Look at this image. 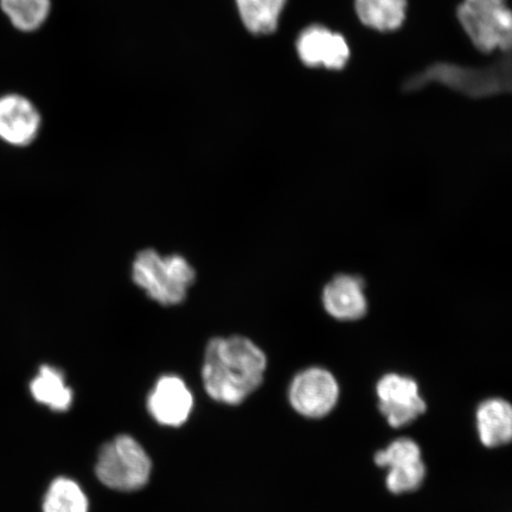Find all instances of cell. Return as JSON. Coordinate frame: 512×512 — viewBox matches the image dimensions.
Returning a JSON list of instances; mask_svg holds the SVG:
<instances>
[{
  "label": "cell",
  "mask_w": 512,
  "mask_h": 512,
  "mask_svg": "<svg viewBox=\"0 0 512 512\" xmlns=\"http://www.w3.org/2000/svg\"><path fill=\"white\" fill-rule=\"evenodd\" d=\"M245 28L251 34L270 35L278 29L286 0H235Z\"/></svg>",
  "instance_id": "obj_16"
},
{
  "label": "cell",
  "mask_w": 512,
  "mask_h": 512,
  "mask_svg": "<svg viewBox=\"0 0 512 512\" xmlns=\"http://www.w3.org/2000/svg\"><path fill=\"white\" fill-rule=\"evenodd\" d=\"M297 50L300 60L307 67L342 69L350 59L345 38L319 25H312L300 34Z\"/></svg>",
  "instance_id": "obj_10"
},
{
  "label": "cell",
  "mask_w": 512,
  "mask_h": 512,
  "mask_svg": "<svg viewBox=\"0 0 512 512\" xmlns=\"http://www.w3.org/2000/svg\"><path fill=\"white\" fill-rule=\"evenodd\" d=\"M364 281L358 275L338 274L323 288L322 300L326 313L339 322H356L368 312Z\"/></svg>",
  "instance_id": "obj_11"
},
{
  "label": "cell",
  "mask_w": 512,
  "mask_h": 512,
  "mask_svg": "<svg viewBox=\"0 0 512 512\" xmlns=\"http://www.w3.org/2000/svg\"><path fill=\"white\" fill-rule=\"evenodd\" d=\"M0 5L18 30L40 29L50 14V0H0Z\"/></svg>",
  "instance_id": "obj_18"
},
{
  "label": "cell",
  "mask_w": 512,
  "mask_h": 512,
  "mask_svg": "<svg viewBox=\"0 0 512 512\" xmlns=\"http://www.w3.org/2000/svg\"><path fill=\"white\" fill-rule=\"evenodd\" d=\"M267 356L251 338L241 335L209 339L204 349L202 381L211 399L238 406L264 383Z\"/></svg>",
  "instance_id": "obj_1"
},
{
  "label": "cell",
  "mask_w": 512,
  "mask_h": 512,
  "mask_svg": "<svg viewBox=\"0 0 512 512\" xmlns=\"http://www.w3.org/2000/svg\"><path fill=\"white\" fill-rule=\"evenodd\" d=\"M431 82L443 83L472 98H485L509 92L511 88L510 61L497 63L489 68H466L454 64L438 63L424 73L414 76L403 85L406 91H418Z\"/></svg>",
  "instance_id": "obj_3"
},
{
  "label": "cell",
  "mask_w": 512,
  "mask_h": 512,
  "mask_svg": "<svg viewBox=\"0 0 512 512\" xmlns=\"http://www.w3.org/2000/svg\"><path fill=\"white\" fill-rule=\"evenodd\" d=\"M341 389L328 369L306 368L293 377L288 387V401L299 415L323 419L337 406Z\"/></svg>",
  "instance_id": "obj_6"
},
{
  "label": "cell",
  "mask_w": 512,
  "mask_h": 512,
  "mask_svg": "<svg viewBox=\"0 0 512 512\" xmlns=\"http://www.w3.org/2000/svg\"><path fill=\"white\" fill-rule=\"evenodd\" d=\"M374 462L387 469L386 486L394 495L411 494L424 484L427 467L421 448L411 438H399L375 453Z\"/></svg>",
  "instance_id": "obj_7"
},
{
  "label": "cell",
  "mask_w": 512,
  "mask_h": 512,
  "mask_svg": "<svg viewBox=\"0 0 512 512\" xmlns=\"http://www.w3.org/2000/svg\"><path fill=\"white\" fill-rule=\"evenodd\" d=\"M358 18L379 31L399 29L406 19L407 0H356Z\"/></svg>",
  "instance_id": "obj_15"
},
{
  "label": "cell",
  "mask_w": 512,
  "mask_h": 512,
  "mask_svg": "<svg viewBox=\"0 0 512 512\" xmlns=\"http://www.w3.org/2000/svg\"><path fill=\"white\" fill-rule=\"evenodd\" d=\"M152 463L144 447L130 435L119 437L102 446L95 472L107 488L131 492L149 482Z\"/></svg>",
  "instance_id": "obj_4"
},
{
  "label": "cell",
  "mask_w": 512,
  "mask_h": 512,
  "mask_svg": "<svg viewBox=\"0 0 512 512\" xmlns=\"http://www.w3.org/2000/svg\"><path fill=\"white\" fill-rule=\"evenodd\" d=\"M379 411L389 426L411 425L427 411V402L420 394L419 383L411 376L396 373L383 375L376 384Z\"/></svg>",
  "instance_id": "obj_8"
},
{
  "label": "cell",
  "mask_w": 512,
  "mask_h": 512,
  "mask_svg": "<svg viewBox=\"0 0 512 512\" xmlns=\"http://www.w3.org/2000/svg\"><path fill=\"white\" fill-rule=\"evenodd\" d=\"M194 407V396L181 377L164 375L153 387L147 408L158 424L179 427L185 424Z\"/></svg>",
  "instance_id": "obj_9"
},
{
  "label": "cell",
  "mask_w": 512,
  "mask_h": 512,
  "mask_svg": "<svg viewBox=\"0 0 512 512\" xmlns=\"http://www.w3.org/2000/svg\"><path fill=\"white\" fill-rule=\"evenodd\" d=\"M30 392L37 402L56 412H66L72 406L74 393L63 371L44 364L30 383Z\"/></svg>",
  "instance_id": "obj_14"
},
{
  "label": "cell",
  "mask_w": 512,
  "mask_h": 512,
  "mask_svg": "<svg viewBox=\"0 0 512 512\" xmlns=\"http://www.w3.org/2000/svg\"><path fill=\"white\" fill-rule=\"evenodd\" d=\"M476 426L480 443L488 448L508 445L512 439V408L507 400L491 398L477 407Z\"/></svg>",
  "instance_id": "obj_13"
},
{
  "label": "cell",
  "mask_w": 512,
  "mask_h": 512,
  "mask_svg": "<svg viewBox=\"0 0 512 512\" xmlns=\"http://www.w3.org/2000/svg\"><path fill=\"white\" fill-rule=\"evenodd\" d=\"M43 512H88V499L78 483L60 477L50 485Z\"/></svg>",
  "instance_id": "obj_17"
},
{
  "label": "cell",
  "mask_w": 512,
  "mask_h": 512,
  "mask_svg": "<svg viewBox=\"0 0 512 512\" xmlns=\"http://www.w3.org/2000/svg\"><path fill=\"white\" fill-rule=\"evenodd\" d=\"M458 19L482 53L510 50L512 15L507 0H465L458 8Z\"/></svg>",
  "instance_id": "obj_5"
},
{
  "label": "cell",
  "mask_w": 512,
  "mask_h": 512,
  "mask_svg": "<svg viewBox=\"0 0 512 512\" xmlns=\"http://www.w3.org/2000/svg\"><path fill=\"white\" fill-rule=\"evenodd\" d=\"M41 115L32 102L22 95L0 98V139L14 146L34 143L41 128Z\"/></svg>",
  "instance_id": "obj_12"
},
{
  "label": "cell",
  "mask_w": 512,
  "mask_h": 512,
  "mask_svg": "<svg viewBox=\"0 0 512 512\" xmlns=\"http://www.w3.org/2000/svg\"><path fill=\"white\" fill-rule=\"evenodd\" d=\"M131 275L134 285L160 306L182 305L197 272L182 254H162L155 248H144L134 256Z\"/></svg>",
  "instance_id": "obj_2"
}]
</instances>
